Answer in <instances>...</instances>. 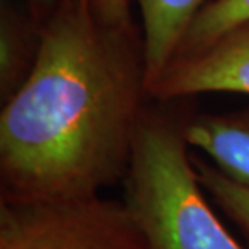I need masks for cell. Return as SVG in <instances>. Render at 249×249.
Here are the masks:
<instances>
[{"instance_id": "5", "label": "cell", "mask_w": 249, "mask_h": 249, "mask_svg": "<svg viewBox=\"0 0 249 249\" xmlns=\"http://www.w3.org/2000/svg\"><path fill=\"white\" fill-rule=\"evenodd\" d=\"M185 136L222 173L249 189V108L189 117Z\"/></svg>"}, {"instance_id": "2", "label": "cell", "mask_w": 249, "mask_h": 249, "mask_svg": "<svg viewBox=\"0 0 249 249\" xmlns=\"http://www.w3.org/2000/svg\"><path fill=\"white\" fill-rule=\"evenodd\" d=\"M186 118L144 110L123 178V202L149 249H245L204 196L189 144Z\"/></svg>"}, {"instance_id": "10", "label": "cell", "mask_w": 249, "mask_h": 249, "mask_svg": "<svg viewBox=\"0 0 249 249\" xmlns=\"http://www.w3.org/2000/svg\"><path fill=\"white\" fill-rule=\"evenodd\" d=\"M97 13L108 23L131 24L129 0H92Z\"/></svg>"}, {"instance_id": "1", "label": "cell", "mask_w": 249, "mask_h": 249, "mask_svg": "<svg viewBox=\"0 0 249 249\" xmlns=\"http://www.w3.org/2000/svg\"><path fill=\"white\" fill-rule=\"evenodd\" d=\"M147 94L142 34L92 0H57L0 112V199L97 196L128 172Z\"/></svg>"}, {"instance_id": "11", "label": "cell", "mask_w": 249, "mask_h": 249, "mask_svg": "<svg viewBox=\"0 0 249 249\" xmlns=\"http://www.w3.org/2000/svg\"><path fill=\"white\" fill-rule=\"evenodd\" d=\"M57 0H24L28 13L36 21L39 26L46 21V18L51 15V12L55 7Z\"/></svg>"}, {"instance_id": "7", "label": "cell", "mask_w": 249, "mask_h": 249, "mask_svg": "<svg viewBox=\"0 0 249 249\" xmlns=\"http://www.w3.org/2000/svg\"><path fill=\"white\" fill-rule=\"evenodd\" d=\"M41 26L28 12L21 13L8 0L0 12V96L5 102L31 71L39 49Z\"/></svg>"}, {"instance_id": "9", "label": "cell", "mask_w": 249, "mask_h": 249, "mask_svg": "<svg viewBox=\"0 0 249 249\" xmlns=\"http://www.w3.org/2000/svg\"><path fill=\"white\" fill-rule=\"evenodd\" d=\"M191 156L202 188L249 240V189L228 178L212 162L197 154Z\"/></svg>"}, {"instance_id": "8", "label": "cell", "mask_w": 249, "mask_h": 249, "mask_svg": "<svg viewBox=\"0 0 249 249\" xmlns=\"http://www.w3.org/2000/svg\"><path fill=\"white\" fill-rule=\"evenodd\" d=\"M249 23V0H218L194 18L178 49L177 57L196 53L225 33Z\"/></svg>"}, {"instance_id": "3", "label": "cell", "mask_w": 249, "mask_h": 249, "mask_svg": "<svg viewBox=\"0 0 249 249\" xmlns=\"http://www.w3.org/2000/svg\"><path fill=\"white\" fill-rule=\"evenodd\" d=\"M0 249H149L123 201L0 199Z\"/></svg>"}, {"instance_id": "4", "label": "cell", "mask_w": 249, "mask_h": 249, "mask_svg": "<svg viewBox=\"0 0 249 249\" xmlns=\"http://www.w3.org/2000/svg\"><path fill=\"white\" fill-rule=\"evenodd\" d=\"M147 92L159 102L206 92L249 96V23L233 28L202 51L173 58Z\"/></svg>"}, {"instance_id": "6", "label": "cell", "mask_w": 249, "mask_h": 249, "mask_svg": "<svg viewBox=\"0 0 249 249\" xmlns=\"http://www.w3.org/2000/svg\"><path fill=\"white\" fill-rule=\"evenodd\" d=\"M215 2L218 0H136L142 21L147 91L175 58L194 18Z\"/></svg>"}]
</instances>
